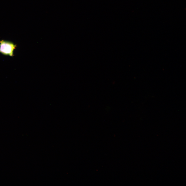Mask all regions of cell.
Returning a JSON list of instances; mask_svg holds the SVG:
<instances>
[{
    "instance_id": "6da1fadb",
    "label": "cell",
    "mask_w": 186,
    "mask_h": 186,
    "mask_svg": "<svg viewBox=\"0 0 186 186\" xmlns=\"http://www.w3.org/2000/svg\"><path fill=\"white\" fill-rule=\"evenodd\" d=\"M17 47V45L12 42L1 40L0 41V53L5 56L13 57Z\"/></svg>"
}]
</instances>
